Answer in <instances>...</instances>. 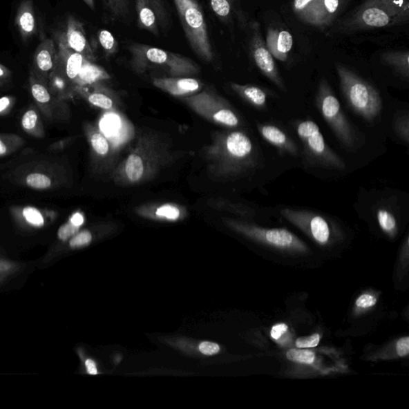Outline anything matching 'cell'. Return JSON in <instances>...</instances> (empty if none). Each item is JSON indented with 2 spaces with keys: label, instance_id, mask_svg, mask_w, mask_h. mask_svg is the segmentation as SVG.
<instances>
[{
  "label": "cell",
  "instance_id": "obj_1",
  "mask_svg": "<svg viewBox=\"0 0 409 409\" xmlns=\"http://www.w3.org/2000/svg\"><path fill=\"white\" fill-rule=\"evenodd\" d=\"M208 171L214 178H232L245 175L258 165V151L243 131L217 132L204 149Z\"/></svg>",
  "mask_w": 409,
  "mask_h": 409
},
{
  "label": "cell",
  "instance_id": "obj_2",
  "mask_svg": "<svg viewBox=\"0 0 409 409\" xmlns=\"http://www.w3.org/2000/svg\"><path fill=\"white\" fill-rule=\"evenodd\" d=\"M175 158L171 146L153 133H140L135 145L113 173L119 185L131 186L147 182Z\"/></svg>",
  "mask_w": 409,
  "mask_h": 409
},
{
  "label": "cell",
  "instance_id": "obj_3",
  "mask_svg": "<svg viewBox=\"0 0 409 409\" xmlns=\"http://www.w3.org/2000/svg\"><path fill=\"white\" fill-rule=\"evenodd\" d=\"M409 20V0H365L339 25L341 32L354 33L394 27Z\"/></svg>",
  "mask_w": 409,
  "mask_h": 409
},
{
  "label": "cell",
  "instance_id": "obj_4",
  "mask_svg": "<svg viewBox=\"0 0 409 409\" xmlns=\"http://www.w3.org/2000/svg\"><path fill=\"white\" fill-rule=\"evenodd\" d=\"M127 49L131 68L139 75L160 70L167 77H191L200 73L199 66L185 55L140 43H132Z\"/></svg>",
  "mask_w": 409,
  "mask_h": 409
},
{
  "label": "cell",
  "instance_id": "obj_5",
  "mask_svg": "<svg viewBox=\"0 0 409 409\" xmlns=\"http://www.w3.org/2000/svg\"><path fill=\"white\" fill-rule=\"evenodd\" d=\"M336 70L350 108L366 122H374L382 110L379 91L344 65L336 64Z\"/></svg>",
  "mask_w": 409,
  "mask_h": 409
},
{
  "label": "cell",
  "instance_id": "obj_6",
  "mask_svg": "<svg viewBox=\"0 0 409 409\" xmlns=\"http://www.w3.org/2000/svg\"><path fill=\"white\" fill-rule=\"evenodd\" d=\"M184 34L193 53L206 63H213L216 55L207 23L198 0H173Z\"/></svg>",
  "mask_w": 409,
  "mask_h": 409
},
{
  "label": "cell",
  "instance_id": "obj_7",
  "mask_svg": "<svg viewBox=\"0 0 409 409\" xmlns=\"http://www.w3.org/2000/svg\"><path fill=\"white\" fill-rule=\"evenodd\" d=\"M296 132L303 142L307 162L316 167L344 170V161L327 145L316 122L311 120L299 121L296 124Z\"/></svg>",
  "mask_w": 409,
  "mask_h": 409
},
{
  "label": "cell",
  "instance_id": "obj_8",
  "mask_svg": "<svg viewBox=\"0 0 409 409\" xmlns=\"http://www.w3.org/2000/svg\"><path fill=\"white\" fill-rule=\"evenodd\" d=\"M316 104L321 115L330 125L337 140L349 149L354 148L356 142L354 127L347 120L339 99L330 88L328 81L325 79L320 82Z\"/></svg>",
  "mask_w": 409,
  "mask_h": 409
},
{
  "label": "cell",
  "instance_id": "obj_9",
  "mask_svg": "<svg viewBox=\"0 0 409 409\" xmlns=\"http://www.w3.org/2000/svg\"><path fill=\"white\" fill-rule=\"evenodd\" d=\"M196 114L209 122L229 128L238 127L240 119L231 104L211 88L182 98Z\"/></svg>",
  "mask_w": 409,
  "mask_h": 409
},
{
  "label": "cell",
  "instance_id": "obj_10",
  "mask_svg": "<svg viewBox=\"0 0 409 409\" xmlns=\"http://www.w3.org/2000/svg\"><path fill=\"white\" fill-rule=\"evenodd\" d=\"M227 223L236 231L259 242L278 249L303 251L305 245L293 233L285 229H265L237 220L227 219Z\"/></svg>",
  "mask_w": 409,
  "mask_h": 409
},
{
  "label": "cell",
  "instance_id": "obj_11",
  "mask_svg": "<svg viewBox=\"0 0 409 409\" xmlns=\"http://www.w3.org/2000/svg\"><path fill=\"white\" fill-rule=\"evenodd\" d=\"M248 27L250 29L249 53L255 65L257 66L260 73L278 88L285 91L283 77L280 76L274 56L270 53L263 37L259 23L257 22L249 23Z\"/></svg>",
  "mask_w": 409,
  "mask_h": 409
},
{
  "label": "cell",
  "instance_id": "obj_12",
  "mask_svg": "<svg viewBox=\"0 0 409 409\" xmlns=\"http://www.w3.org/2000/svg\"><path fill=\"white\" fill-rule=\"evenodd\" d=\"M137 25L148 32L160 37L167 32L171 17L164 0H135Z\"/></svg>",
  "mask_w": 409,
  "mask_h": 409
},
{
  "label": "cell",
  "instance_id": "obj_13",
  "mask_svg": "<svg viewBox=\"0 0 409 409\" xmlns=\"http://www.w3.org/2000/svg\"><path fill=\"white\" fill-rule=\"evenodd\" d=\"M281 214L289 222L308 232L316 242L321 245L329 242L332 229L325 217L309 211L289 208L283 209Z\"/></svg>",
  "mask_w": 409,
  "mask_h": 409
},
{
  "label": "cell",
  "instance_id": "obj_14",
  "mask_svg": "<svg viewBox=\"0 0 409 409\" xmlns=\"http://www.w3.org/2000/svg\"><path fill=\"white\" fill-rule=\"evenodd\" d=\"M57 62L50 77H53L56 86L63 88L66 81L73 82L75 84L86 58L66 47L62 41L57 39Z\"/></svg>",
  "mask_w": 409,
  "mask_h": 409
},
{
  "label": "cell",
  "instance_id": "obj_15",
  "mask_svg": "<svg viewBox=\"0 0 409 409\" xmlns=\"http://www.w3.org/2000/svg\"><path fill=\"white\" fill-rule=\"evenodd\" d=\"M347 1L348 0H314L299 19L315 28H328L334 21Z\"/></svg>",
  "mask_w": 409,
  "mask_h": 409
},
{
  "label": "cell",
  "instance_id": "obj_16",
  "mask_svg": "<svg viewBox=\"0 0 409 409\" xmlns=\"http://www.w3.org/2000/svg\"><path fill=\"white\" fill-rule=\"evenodd\" d=\"M57 39L62 41L66 47L84 56L86 59L95 60V51L86 37L84 26L73 15H69L66 20V29L58 35Z\"/></svg>",
  "mask_w": 409,
  "mask_h": 409
},
{
  "label": "cell",
  "instance_id": "obj_17",
  "mask_svg": "<svg viewBox=\"0 0 409 409\" xmlns=\"http://www.w3.org/2000/svg\"><path fill=\"white\" fill-rule=\"evenodd\" d=\"M152 84L166 93L181 98L196 95L203 88L201 81L191 77H155Z\"/></svg>",
  "mask_w": 409,
  "mask_h": 409
},
{
  "label": "cell",
  "instance_id": "obj_18",
  "mask_svg": "<svg viewBox=\"0 0 409 409\" xmlns=\"http://www.w3.org/2000/svg\"><path fill=\"white\" fill-rule=\"evenodd\" d=\"M58 58V48L53 39L45 38L35 49L32 74L44 81L53 73Z\"/></svg>",
  "mask_w": 409,
  "mask_h": 409
},
{
  "label": "cell",
  "instance_id": "obj_19",
  "mask_svg": "<svg viewBox=\"0 0 409 409\" xmlns=\"http://www.w3.org/2000/svg\"><path fill=\"white\" fill-rule=\"evenodd\" d=\"M15 23L20 37L25 43L37 34L38 23L33 0H23L20 3L15 15Z\"/></svg>",
  "mask_w": 409,
  "mask_h": 409
},
{
  "label": "cell",
  "instance_id": "obj_20",
  "mask_svg": "<svg viewBox=\"0 0 409 409\" xmlns=\"http://www.w3.org/2000/svg\"><path fill=\"white\" fill-rule=\"evenodd\" d=\"M267 48L274 58L285 62L294 47V38L289 30L271 27L267 30Z\"/></svg>",
  "mask_w": 409,
  "mask_h": 409
},
{
  "label": "cell",
  "instance_id": "obj_21",
  "mask_svg": "<svg viewBox=\"0 0 409 409\" xmlns=\"http://www.w3.org/2000/svg\"><path fill=\"white\" fill-rule=\"evenodd\" d=\"M209 6L216 17L223 24L233 26L237 19L243 28L248 27L247 17L238 6V0H208Z\"/></svg>",
  "mask_w": 409,
  "mask_h": 409
},
{
  "label": "cell",
  "instance_id": "obj_22",
  "mask_svg": "<svg viewBox=\"0 0 409 409\" xmlns=\"http://www.w3.org/2000/svg\"><path fill=\"white\" fill-rule=\"evenodd\" d=\"M258 129L260 136L269 144L289 155H298V149L295 142L279 127L272 124H258Z\"/></svg>",
  "mask_w": 409,
  "mask_h": 409
},
{
  "label": "cell",
  "instance_id": "obj_23",
  "mask_svg": "<svg viewBox=\"0 0 409 409\" xmlns=\"http://www.w3.org/2000/svg\"><path fill=\"white\" fill-rule=\"evenodd\" d=\"M186 209L175 204H147L137 209L143 217L153 219L177 221L185 216Z\"/></svg>",
  "mask_w": 409,
  "mask_h": 409
},
{
  "label": "cell",
  "instance_id": "obj_24",
  "mask_svg": "<svg viewBox=\"0 0 409 409\" xmlns=\"http://www.w3.org/2000/svg\"><path fill=\"white\" fill-rule=\"evenodd\" d=\"M231 88L240 98L258 109H264L267 106V91L258 86L250 84H230Z\"/></svg>",
  "mask_w": 409,
  "mask_h": 409
},
{
  "label": "cell",
  "instance_id": "obj_25",
  "mask_svg": "<svg viewBox=\"0 0 409 409\" xmlns=\"http://www.w3.org/2000/svg\"><path fill=\"white\" fill-rule=\"evenodd\" d=\"M102 3L106 22H129L131 0H102Z\"/></svg>",
  "mask_w": 409,
  "mask_h": 409
},
{
  "label": "cell",
  "instance_id": "obj_26",
  "mask_svg": "<svg viewBox=\"0 0 409 409\" xmlns=\"http://www.w3.org/2000/svg\"><path fill=\"white\" fill-rule=\"evenodd\" d=\"M111 79V75L102 66L86 59L75 84L79 86H91Z\"/></svg>",
  "mask_w": 409,
  "mask_h": 409
},
{
  "label": "cell",
  "instance_id": "obj_27",
  "mask_svg": "<svg viewBox=\"0 0 409 409\" xmlns=\"http://www.w3.org/2000/svg\"><path fill=\"white\" fill-rule=\"evenodd\" d=\"M382 62L390 66L403 79L409 78V53L408 50H387L381 56Z\"/></svg>",
  "mask_w": 409,
  "mask_h": 409
},
{
  "label": "cell",
  "instance_id": "obj_28",
  "mask_svg": "<svg viewBox=\"0 0 409 409\" xmlns=\"http://www.w3.org/2000/svg\"><path fill=\"white\" fill-rule=\"evenodd\" d=\"M89 140L92 151L97 158H101L102 162L106 161V158L112 156V148H111L110 140L100 130H91Z\"/></svg>",
  "mask_w": 409,
  "mask_h": 409
},
{
  "label": "cell",
  "instance_id": "obj_29",
  "mask_svg": "<svg viewBox=\"0 0 409 409\" xmlns=\"http://www.w3.org/2000/svg\"><path fill=\"white\" fill-rule=\"evenodd\" d=\"M92 86H94V91L88 96L90 104L106 111L113 110L115 107V102L112 98L113 92L100 83Z\"/></svg>",
  "mask_w": 409,
  "mask_h": 409
},
{
  "label": "cell",
  "instance_id": "obj_30",
  "mask_svg": "<svg viewBox=\"0 0 409 409\" xmlns=\"http://www.w3.org/2000/svg\"><path fill=\"white\" fill-rule=\"evenodd\" d=\"M122 129H124V122L119 115L115 112L106 114L100 121L99 130L106 136L109 137V140L112 137L117 139L119 135L124 134Z\"/></svg>",
  "mask_w": 409,
  "mask_h": 409
},
{
  "label": "cell",
  "instance_id": "obj_31",
  "mask_svg": "<svg viewBox=\"0 0 409 409\" xmlns=\"http://www.w3.org/2000/svg\"><path fill=\"white\" fill-rule=\"evenodd\" d=\"M213 209H222L242 217L251 218L255 216V209L242 203L234 202L227 199H216L209 202Z\"/></svg>",
  "mask_w": 409,
  "mask_h": 409
},
{
  "label": "cell",
  "instance_id": "obj_32",
  "mask_svg": "<svg viewBox=\"0 0 409 409\" xmlns=\"http://www.w3.org/2000/svg\"><path fill=\"white\" fill-rule=\"evenodd\" d=\"M377 218L379 226L383 232L392 236L397 233V221L390 209L386 208H381L377 212Z\"/></svg>",
  "mask_w": 409,
  "mask_h": 409
},
{
  "label": "cell",
  "instance_id": "obj_33",
  "mask_svg": "<svg viewBox=\"0 0 409 409\" xmlns=\"http://www.w3.org/2000/svg\"><path fill=\"white\" fill-rule=\"evenodd\" d=\"M97 38L106 57H111L119 50V43L109 30H99Z\"/></svg>",
  "mask_w": 409,
  "mask_h": 409
},
{
  "label": "cell",
  "instance_id": "obj_34",
  "mask_svg": "<svg viewBox=\"0 0 409 409\" xmlns=\"http://www.w3.org/2000/svg\"><path fill=\"white\" fill-rule=\"evenodd\" d=\"M30 91L34 99L39 104H48L50 101V95L43 81H41L33 74L30 76Z\"/></svg>",
  "mask_w": 409,
  "mask_h": 409
},
{
  "label": "cell",
  "instance_id": "obj_35",
  "mask_svg": "<svg viewBox=\"0 0 409 409\" xmlns=\"http://www.w3.org/2000/svg\"><path fill=\"white\" fill-rule=\"evenodd\" d=\"M393 128L401 140L408 144L409 142V117L407 113L398 115L393 122Z\"/></svg>",
  "mask_w": 409,
  "mask_h": 409
},
{
  "label": "cell",
  "instance_id": "obj_36",
  "mask_svg": "<svg viewBox=\"0 0 409 409\" xmlns=\"http://www.w3.org/2000/svg\"><path fill=\"white\" fill-rule=\"evenodd\" d=\"M287 359L301 364H313L315 361V354L314 352L310 350H289L286 352Z\"/></svg>",
  "mask_w": 409,
  "mask_h": 409
},
{
  "label": "cell",
  "instance_id": "obj_37",
  "mask_svg": "<svg viewBox=\"0 0 409 409\" xmlns=\"http://www.w3.org/2000/svg\"><path fill=\"white\" fill-rule=\"evenodd\" d=\"M26 183L30 187L38 189V190H44L51 185L50 179L47 175L39 173H30L26 178Z\"/></svg>",
  "mask_w": 409,
  "mask_h": 409
},
{
  "label": "cell",
  "instance_id": "obj_38",
  "mask_svg": "<svg viewBox=\"0 0 409 409\" xmlns=\"http://www.w3.org/2000/svg\"><path fill=\"white\" fill-rule=\"evenodd\" d=\"M23 216L27 221L35 227H42L44 225V219L42 214L37 209L27 207L23 209Z\"/></svg>",
  "mask_w": 409,
  "mask_h": 409
},
{
  "label": "cell",
  "instance_id": "obj_39",
  "mask_svg": "<svg viewBox=\"0 0 409 409\" xmlns=\"http://www.w3.org/2000/svg\"><path fill=\"white\" fill-rule=\"evenodd\" d=\"M91 240L92 234L88 230H84V231L74 235L73 239L70 240V245L73 248L84 247V245H88Z\"/></svg>",
  "mask_w": 409,
  "mask_h": 409
},
{
  "label": "cell",
  "instance_id": "obj_40",
  "mask_svg": "<svg viewBox=\"0 0 409 409\" xmlns=\"http://www.w3.org/2000/svg\"><path fill=\"white\" fill-rule=\"evenodd\" d=\"M320 342V335L314 334L309 336L300 337L296 341V346L299 349H304V348H314L318 345Z\"/></svg>",
  "mask_w": 409,
  "mask_h": 409
},
{
  "label": "cell",
  "instance_id": "obj_41",
  "mask_svg": "<svg viewBox=\"0 0 409 409\" xmlns=\"http://www.w3.org/2000/svg\"><path fill=\"white\" fill-rule=\"evenodd\" d=\"M38 115L34 110H30L26 112L23 117L22 125L26 131H32L37 126Z\"/></svg>",
  "mask_w": 409,
  "mask_h": 409
},
{
  "label": "cell",
  "instance_id": "obj_42",
  "mask_svg": "<svg viewBox=\"0 0 409 409\" xmlns=\"http://www.w3.org/2000/svg\"><path fill=\"white\" fill-rule=\"evenodd\" d=\"M79 227L75 226V225L70 222L64 225V226L61 227L59 230V238L62 240V241H66V240L74 236V235L79 231Z\"/></svg>",
  "mask_w": 409,
  "mask_h": 409
},
{
  "label": "cell",
  "instance_id": "obj_43",
  "mask_svg": "<svg viewBox=\"0 0 409 409\" xmlns=\"http://www.w3.org/2000/svg\"><path fill=\"white\" fill-rule=\"evenodd\" d=\"M314 1V0H293L292 7L296 17L299 19Z\"/></svg>",
  "mask_w": 409,
  "mask_h": 409
},
{
  "label": "cell",
  "instance_id": "obj_44",
  "mask_svg": "<svg viewBox=\"0 0 409 409\" xmlns=\"http://www.w3.org/2000/svg\"><path fill=\"white\" fill-rule=\"evenodd\" d=\"M377 304V299L370 294H363L356 301V305L361 309H369Z\"/></svg>",
  "mask_w": 409,
  "mask_h": 409
},
{
  "label": "cell",
  "instance_id": "obj_45",
  "mask_svg": "<svg viewBox=\"0 0 409 409\" xmlns=\"http://www.w3.org/2000/svg\"><path fill=\"white\" fill-rule=\"evenodd\" d=\"M199 350L204 355L211 356L218 354L220 351V347L216 343H212V342H202L199 345Z\"/></svg>",
  "mask_w": 409,
  "mask_h": 409
},
{
  "label": "cell",
  "instance_id": "obj_46",
  "mask_svg": "<svg viewBox=\"0 0 409 409\" xmlns=\"http://www.w3.org/2000/svg\"><path fill=\"white\" fill-rule=\"evenodd\" d=\"M397 354L400 356H406L409 354V337H403L397 343Z\"/></svg>",
  "mask_w": 409,
  "mask_h": 409
},
{
  "label": "cell",
  "instance_id": "obj_47",
  "mask_svg": "<svg viewBox=\"0 0 409 409\" xmlns=\"http://www.w3.org/2000/svg\"><path fill=\"white\" fill-rule=\"evenodd\" d=\"M288 325L284 323L275 325L271 330L270 335L273 339L279 340L288 331Z\"/></svg>",
  "mask_w": 409,
  "mask_h": 409
},
{
  "label": "cell",
  "instance_id": "obj_48",
  "mask_svg": "<svg viewBox=\"0 0 409 409\" xmlns=\"http://www.w3.org/2000/svg\"><path fill=\"white\" fill-rule=\"evenodd\" d=\"M84 222V216L81 213H77L74 214L70 218V222L75 225V226L79 227L83 225Z\"/></svg>",
  "mask_w": 409,
  "mask_h": 409
},
{
  "label": "cell",
  "instance_id": "obj_49",
  "mask_svg": "<svg viewBox=\"0 0 409 409\" xmlns=\"http://www.w3.org/2000/svg\"><path fill=\"white\" fill-rule=\"evenodd\" d=\"M86 367L88 369V373L91 375H96L98 373L97 371V368L95 365V363L92 360H86Z\"/></svg>",
  "mask_w": 409,
  "mask_h": 409
},
{
  "label": "cell",
  "instance_id": "obj_50",
  "mask_svg": "<svg viewBox=\"0 0 409 409\" xmlns=\"http://www.w3.org/2000/svg\"><path fill=\"white\" fill-rule=\"evenodd\" d=\"M11 76V73L10 70L4 66L3 64H0V81L6 80Z\"/></svg>",
  "mask_w": 409,
  "mask_h": 409
},
{
  "label": "cell",
  "instance_id": "obj_51",
  "mask_svg": "<svg viewBox=\"0 0 409 409\" xmlns=\"http://www.w3.org/2000/svg\"><path fill=\"white\" fill-rule=\"evenodd\" d=\"M10 104V99L8 97H3L0 99V112L3 111Z\"/></svg>",
  "mask_w": 409,
  "mask_h": 409
},
{
  "label": "cell",
  "instance_id": "obj_52",
  "mask_svg": "<svg viewBox=\"0 0 409 409\" xmlns=\"http://www.w3.org/2000/svg\"><path fill=\"white\" fill-rule=\"evenodd\" d=\"M83 1L85 3L86 6H88V8H90L92 10V11H95V0H83Z\"/></svg>",
  "mask_w": 409,
  "mask_h": 409
},
{
  "label": "cell",
  "instance_id": "obj_53",
  "mask_svg": "<svg viewBox=\"0 0 409 409\" xmlns=\"http://www.w3.org/2000/svg\"><path fill=\"white\" fill-rule=\"evenodd\" d=\"M7 153V147L1 140H0V155H4Z\"/></svg>",
  "mask_w": 409,
  "mask_h": 409
},
{
  "label": "cell",
  "instance_id": "obj_54",
  "mask_svg": "<svg viewBox=\"0 0 409 409\" xmlns=\"http://www.w3.org/2000/svg\"></svg>",
  "mask_w": 409,
  "mask_h": 409
},
{
  "label": "cell",
  "instance_id": "obj_55",
  "mask_svg": "<svg viewBox=\"0 0 409 409\" xmlns=\"http://www.w3.org/2000/svg\"></svg>",
  "mask_w": 409,
  "mask_h": 409
}]
</instances>
